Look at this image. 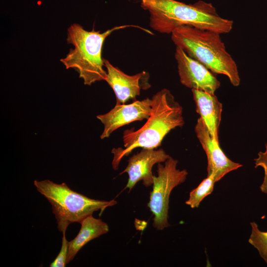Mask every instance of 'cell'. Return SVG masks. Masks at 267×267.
<instances>
[{"label":"cell","instance_id":"cell-1","mask_svg":"<svg viewBox=\"0 0 267 267\" xmlns=\"http://www.w3.org/2000/svg\"><path fill=\"white\" fill-rule=\"evenodd\" d=\"M151 100V112L145 123L137 130L132 128L124 131V148L112 150V164L114 170L118 169L122 158L134 149H156L171 130L184 125L182 107L169 89L160 90L153 95Z\"/></svg>","mask_w":267,"mask_h":267},{"label":"cell","instance_id":"cell-2","mask_svg":"<svg viewBox=\"0 0 267 267\" xmlns=\"http://www.w3.org/2000/svg\"><path fill=\"white\" fill-rule=\"evenodd\" d=\"M141 6L150 13L149 25L154 30L171 34L183 25L226 34L233 22L220 17L210 3L199 1L187 4L176 0H141Z\"/></svg>","mask_w":267,"mask_h":267},{"label":"cell","instance_id":"cell-3","mask_svg":"<svg viewBox=\"0 0 267 267\" xmlns=\"http://www.w3.org/2000/svg\"><path fill=\"white\" fill-rule=\"evenodd\" d=\"M220 33L183 25L171 33L173 43L189 56L199 62L212 72L226 76L237 87L240 78L236 63L226 50Z\"/></svg>","mask_w":267,"mask_h":267},{"label":"cell","instance_id":"cell-4","mask_svg":"<svg viewBox=\"0 0 267 267\" xmlns=\"http://www.w3.org/2000/svg\"><path fill=\"white\" fill-rule=\"evenodd\" d=\"M130 27L143 29L137 26L122 25L100 33L94 28L88 31L81 25L73 24L68 29L67 42L74 47L60 61L66 69L77 70L85 85L90 86L95 82L105 81L107 72L103 68L104 62L102 57L104 41L113 31Z\"/></svg>","mask_w":267,"mask_h":267},{"label":"cell","instance_id":"cell-5","mask_svg":"<svg viewBox=\"0 0 267 267\" xmlns=\"http://www.w3.org/2000/svg\"><path fill=\"white\" fill-rule=\"evenodd\" d=\"M34 184L37 190L48 200L51 205L57 228L66 232L68 225L79 222L93 212L113 206L117 203L115 200H100L90 198L70 189L65 183L57 184L48 179L35 180Z\"/></svg>","mask_w":267,"mask_h":267},{"label":"cell","instance_id":"cell-6","mask_svg":"<svg viewBox=\"0 0 267 267\" xmlns=\"http://www.w3.org/2000/svg\"><path fill=\"white\" fill-rule=\"evenodd\" d=\"M178 161L170 157L164 165L158 164L157 176H154L153 188L148 207L154 216L153 225L158 230L169 226V198L173 189L183 183L188 173L177 168Z\"/></svg>","mask_w":267,"mask_h":267},{"label":"cell","instance_id":"cell-7","mask_svg":"<svg viewBox=\"0 0 267 267\" xmlns=\"http://www.w3.org/2000/svg\"><path fill=\"white\" fill-rule=\"evenodd\" d=\"M180 83L191 89H198L214 94L220 82L204 65L189 56L177 46L175 54Z\"/></svg>","mask_w":267,"mask_h":267},{"label":"cell","instance_id":"cell-8","mask_svg":"<svg viewBox=\"0 0 267 267\" xmlns=\"http://www.w3.org/2000/svg\"><path fill=\"white\" fill-rule=\"evenodd\" d=\"M104 62L107 72L105 81L114 92L116 104H123L130 100H135L141 90L151 87L148 73L143 71L129 75L114 66L108 60L104 59Z\"/></svg>","mask_w":267,"mask_h":267},{"label":"cell","instance_id":"cell-9","mask_svg":"<svg viewBox=\"0 0 267 267\" xmlns=\"http://www.w3.org/2000/svg\"><path fill=\"white\" fill-rule=\"evenodd\" d=\"M151 108V98H146L142 100H135L130 104H116L106 114L97 115V118L104 125L100 138L109 137L113 132L126 125L147 120L150 115Z\"/></svg>","mask_w":267,"mask_h":267},{"label":"cell","instance_id":"cell-10","mask_svg":"<svg viewBox=\"0 0 267 267\" xmlns=\"http://www.w3.org/2000/svg\"><path fill=\"white\" fill-rule=\"evenodd\" d=\"M195 132L207 156V175H214L218 181L227 174L242 167L241 164L232 161L226 156L219 141L211 137L200 117L197 119Z\"/></svg>","mask_w":267,"mask_h":267},{"label":"cell","instance_id":"cell-11","mask_svg":"<svg viewBox=\"0 0 267 267\" xmlns=\"http://www.w3.org/2000/svg\"><path fill=\"white\" fill-rule=\"evenodd\" d=\"M170 157L162 148H142L140 152L130 158L127 166L120 174L122 175L126 173L128 175V180L125 189L128 188L130 191L141 180L145 186H151L154 176L152 171L153 166L165 162Z\"/></svg>","mask_w":267,"mask_h":267},{"label":"cell","instance_id":"cell-12","mask_svg":"<svg viewBox=\"0 0 267 267\" xmlns=\"http://www.w3.org/2000/svg\"><path fill=\"white\" fill-rule=\"evenodd\" d=\"M192 92L197 113L208 129L211 137L219 141L222 104L215 94L198 89H192Z\"/></svg>","mask_w":267,"mask_h":267},{"label":"cell","instance_id":"cell-13","mask_svg":"<svg viewBox=\"0 0 267 267\" xmlns=\"http://www.w3.org/2000/svg\"><path fill=\"white\" fill-rule=\"evenodd\" d=\"M81 229L77 235L68 241V250L66 263L71 262L81 248L90 241L98 238L109 231L108 224L100 219H96L92 215L81 222Z\"/></svg>","mask_w":267,"mask_h":267},{"label":"cell","instance_id":"cell-14","mask_svg":"<svg viewBox=\"0 0 267 267\" xmlns=\"http://www.w3.org/2000/svg\"><path fill=\"white\" fill-rule=\"evenodd\" d=\"M217 182L214 175H207L198 186L190 191L185 204L191 208H198L201 201L213 191L215 183Z\"/></svg>","mask_w":267,"mask_h":267},{"label":"cell","instance_id":"cell-15","mask_svg":"<svg viewBox=\"0 0 267 267\" xmlns=\"http://www.w3.org/2000/svg\"><path fill=\"white\" fill-rule=\"evenodd\" d=\"M251 232L249 243L256 248L267 264V231H261L255 222H250Z\"/></svg>","mask_w":267,"mask_h":267},{"label":"cell","instance_id":"cell-16","mask_svg":"<svg viewBox=\"0 0 267 267\" xmlns=\"http://www.w3.org/2000/svg\"><path fill=\"white\" fill-rule=\"evenodd\" d=\"M265 151H260L258 154L257 158L254 159L255 168L261 167L264 171L263 181L260 185L261 191L267 194V143L265 145Z\"/></svg>","mask_w":267,"mask_h":267},{"label":"cell","instance_id":"cell-17","mask_svg":"<svg viewBox=\"0 0 267 267\" xmlns=\"http://www.w3.org/2000/svg\"><path fill=\"white\" fill-rule=\"evenodd\" d=\"M66 232H62V245L60 250L53 261L50 264V267H64L66 266L68 250V241L66 237Z\"/></svg>","mask_w":267,"mask_h":267}]
</instances>
